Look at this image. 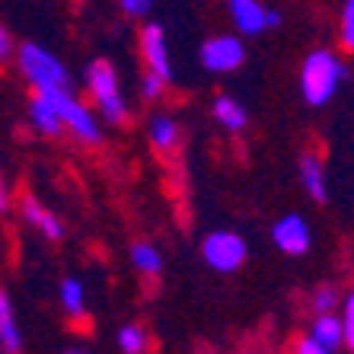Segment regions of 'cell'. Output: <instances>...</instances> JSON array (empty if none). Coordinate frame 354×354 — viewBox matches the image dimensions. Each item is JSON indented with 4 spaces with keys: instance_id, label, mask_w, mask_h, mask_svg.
Segmentation results:
<instances>
[{
    "instance_id": "obj_1",
    "label": "cell",
    "mask_w": 354,
    "mask_h": 354,
    "mask_svg": "<svg viewBox=\"0 0 354 354\" xmlns=\"http://www.w3.org/2000/svg\"><path fill=\"white\" fill-rule=\"evenodd\" d=\"M348 77L345 64L326 48H316L306 55L304 71H300V86H304V99L310 106H326L335 96L338 83Z\"/></svg>"
},
{
    "instance_id": "obj_2",
    "label": "cell",
    "mask_w": 354,
    "mask_h": 354,
    "mask_svg": "<svg viewBox=\"0 0 354 354\" xmlns=\"http://www.w3.org/2000/svg\"><path fill=\"white\" fill-rule=\"evenodd\" d=\"M19 71L23 77L29 80L35 93L41 90H71V74H67V67L61 64L51 51H45L41 45H32V41H26L23 48H19Z\"/></svg>"
},
{
    "instance_id": "obj_3",
    "label": "cell",
    "mask_w": 354,
    "mask_h": 354,
    "mask_svg": "<svg viewBox=\"0 0 354 354\" xmlns=\"http://www.w3.org/2000/svg\"><path fill=\"white\" fill-rule=\"evenodd\" d=\"M86 86H90L93 99L99 102L102 115H106L109 124H124L128 122V106H124L122 93H118V77H115V67L109 61H93L86 67Z\"/></svg>"
},
{
    "instance_id": "obj_4",
    "label": "cell",
    "mask_w": 354,
    "mask_h": 354,
    "mask_svg": "<svg viewBox=\"0 0 354 354\" xmlns=\"http://www.w3.org/2000/svg\"><path fill=\"white\" fill-rule=\"evenodd\" d=\"M41 96L55 106L61 124H67V128H71V131H74L80 140H86V144H99V140H102L99 122L93 118L90 109L80 106V102L71 96V90H41Z\"/></svg>"
},
{
    "instance_id": "obj_5",
    "label": "cell",
    "mask_w": 354,
    "mask_h": 354,
    "mask_svg": "<svg viewBox=\"0 0 354 354\" xmlns=\"http://www.w3.org/2000/svg\"><path fill=\"white\" fill-rule=\"evenodd\" d=\"M201 256H205V262L214 268V272H236L239 265L246 262L249 249H246V239L239 236V233L233 230H217L211 233V236L201 243Z\"/></svg>"
},
{
    "instance_id": "obj_6",
    "label": "cell",
    "mask_w": 354,
    "mask_h": 354,
    "mask_svg": "<svg viewBox=\"0 0 354 354\" xmlns=\"http://www.w3.org/2000/svg\"><path fill=\"white\" fill-rule=\"evenodd\" d=\"M246 58V48L236 35H214L201 45V64L214 74H227V71H236Z\"/></svg>"
},
{
    "instance_id": "obj_7",
    "label": "cell",
    "mask_w": 354,
    "mask_h": 354,
    "mask_svg": "<svg viewBox=\"0 0 354 354\" xmlns=\"http://www.w3.org/2000/svg\"><path fill=\"white\" fill-rule=\"evenodd\" d=\"M140 51H144V61H147L150 74H157L160 80H169L173 77V64H169V48H166V35L157 23H147L140 29Z\"/></svg>"
},
{
    "instance_id": "obj_8",
    "label": "cell",
    "mask_w": 354,
    "mask_h": 354,
    "mask_svg": "<svg viewBox=\"0 0 354 354\" xmlns=\"http://www.w3.org/2000/svg\"><path fill=\"white\" fill-rule=\"evenodd\" d=\"M272 239L281 252H288V256H304L306 249H310V227H306L304 217L288 214L272 227Z\"/></svg>"
},
{
    "instance_id": "obj_9",
    "label": "cell",
    "mask_w": 354,
    "mask_h": 354,
    "mask_svg": "<svg viewBox=\"0 0 354 354\" xmlns=\"http://www.w3.org/2000/svg\"><path fill=\"white\" fill-rule=\"evenodd\" d=\"M230 19L243 35H259L265 29V7L259 0H230Z\"/></svg>"
},
{
    "instance_id": "obj_10",
    "label": "cell",
    "mask_w": 354,
    "mask_h": 354,
    "mask_svg": "<svg viewBox=\"0 0 354 354\" xmlns=\"http://www.w3.org/2000/svg\"><path fill=\"white\" fill-rule=\"evenodd\" d=\"M300 176H304L306 195L313 198V201H319V205H326V201H329V192H326V173H322V163H319L316 153H304V160H300Z\"/></svg>"
},
{
    "instance_id": "obj_11",
    "label": "cell",
    "mask_w": 354,
    "mask_h": 354,
    "mask_svg": "<svg viewBox=\"0 0 354 354\" xmlns=\"http://www.w3.org/2000/svg\"><path fill=\"white\" fill-rule=\"evenodd\" d=\"M29 122H32L41 134H48V138L61 134V128H64L61 118H58V112H55V106H51L41 93H35V96L29 99Z\"/></svg>"
},
{
    "instance_id": "obj_12",
    "label": "cell",
    "mask_w": 354,
    "mask_h": 354,
    "mask_svg": "<svg viewBox=\"0 0 354 354\" xmlns=\"http://www.w3.org/2000/svg\"><path fill=\"white\" fill-rule=\"evenodd\" d=\"M23 217L29 223H35V227H39V230L45 233L48 239H61V236H64V223H61L55 214H48V211H45L35 198H23Z\"/></svg>"
},
{
    "instance_id": "obj_13",
    "label": "cell",
    "mask_w": 354,
    "mask_h": 354,
    "mask_svg": "<svg viewBox=\"0 0 354 354\" xmlns=\"http://www.w3.org/2000/svg\"><path fill=\"white\" fill-rule=\"evenodd\" d=\"M0 345L7 348V354H19V348H23L17 319H13V306H10V297L3 290H0Z\"/></svg>"
},
{
    "instance_id": "obj_14",
    "label": "cell",
    "mask_w": 354,
    "mask_h": 354,
    "mask_svg": "<svg viewBox=\"0 0 354 354\" xmlns=\"http://www.w3.org/2000/svg\"><path fill=\"white\" fill-rule=\"evenodd\" d=\"M310 338H313V342H319L322 348L335 351V348L342 345V322H338V316H332V313H319V316L313 319Z\"/></svg>"
},
{
    "instance_id": "obj_15",
    "label": "cell",
    "mask_w": 354,
    "mask_h": 354,
    "mask_svg": "<svg viewBox=\"0 0 354 354\" xmlns=\"http://www.w3.org/2000/svg\"><path fill=\"white\" fill-rule=\"evenodd\" d=\"M150 140H153V147H157L160 153H173L176 144H179V124H176L173 118L157 115L150 122Z\"/></svg>"
},
{
    "instance_id": "obj_16",
    "label": "cell",
    "mask_w": 354,
    "mask_h": 354,
    "mask_svg": "<svg viewBox=\"0 0 354 354\" xmlns=\"http://www.w3.org/2000/svg\"><path fill=\"white\" fill-rule=\"evenodd\" d=\"M214 118L223 124V128H230V131H243L246 128V109L233 102L230 96H221L214 102Z\"/></svg>"
},
{
    "instance_id": "obj_17",
    "label": "cell",
    "mask_w": 354,
    "mask_h": 354,
    "mask_svg": "<svg viewBox=\"0 0 354 354\" xmlns=\"http://www.w3.org/2000/svg\"><path fill=\"white\" fill-rule=\"evenodd\" d=\"M131 262L134 268H138L140 274H147V278H153V274L163 272V259H160V252L150 243H134L131 246Z\"/></svg>"
},
{
    "instance_id": "obj_18",
    "label": "cell",
    "mask_w": 354,
    "mask_h": 354,
    "mask_svg": "<svg viewBox=\"0 0 354 354\" xmlns=\"http://www.w3.org/2000/svg\"><path fill=\"white\" fill-rule=\"evenodd\" d=\"M118 348H122V354H144L147 351V335H144V329H140V326H124V329L118 332Z\"/></svg>"
},
{
    "instance_id": "obj_19",
    "label": "cell",
    "mask_w": 354,
    "mask_h": 354,
    "mask_svg": "<svg viewBox=\"0 0 354 354\" xmlns=\"http://www.w3.org/2000/svg\"><path fill=\"white\" fill-rule=\"evenodd\" d=\"M61 304L71 316H80L83 313V284L77 278H67L61 284Z\"/></svg>"
},
{
    "instance_id": "obj_20",
    "label": "cell",
    "mask_w": 354,
    "mask_h": 354,
    "mask_svg": "<svg viewBox=\"0 0 354 354\" xmlns=\"http://www.w3.org/2000/svg\"><path fill=\"white\" fill-rule=\"evenodd\" d=\"M342 345L351 348L354 345V300L345 297V304H342Z\"/></svg>"
},
{
    "instance_id": "obj_21",
    "label": "cell",
    "mask_w": 354,
    "mask_h": 354,
    "mask_svg": "<svg viewBox=\"0 0 354 354\" xmlns=\"http://www.w3.org/2000/svg\"><path fill=\"white\" fill-rule=\"evenodd\" d=\"M338 306V290L335 288H326L322 284L319 290H313V310L316 313H332Z\"/></svg>"
},
{
    "instance_id": "obj_22",
    "label": "cell",
    "mask_w": 354,
    "mask_h": 354,
    "mask_svg": "<svg viewBox=\"0 0 354 354\" xmlns=\"http://www.w3.org/2000/svg\"><path fill=\"white\" fill-rule=\"evenodd\" d=\"M342 45L348 51L354 48V0H345L342 7Z\"/></svg>"
},
{
    "instance_id": "obj_23",
    "label": "cell",
    "mask_w": 354,
    "mask_h": 354,
    "mask_svg": "<svg viewBox=\"0 0 354 354\" xmlns=\"http://www.w3.org/2000/svg\"><path fill=\"white\" fill-rule=\"evenodd\" d=\"M160 93H163V80L157 74H147L140 80V96L144 99H160Z\"/></svg>"
},
{
    "instance_id": "obj_24",
    "label": "cell",
    "mask_w": 354,
    "mask_h": 354,
    "mask_svg": "<svg viewBox=\"0 0 354 354\" xmlns=\"http://www.w3.org/2000/svg\"><path fill=\"white\" fill-rule=\"evenodd\" d=\"M150 3H153V0H122V10L128 17H144L150 10Z\"/></svg>"
},
{
    "instance_id": "obj_25",
    "label": "cell",
    "mask_w": 354,
    "mask_h": 354,
    "mask_svg": "<svg viewBox=\"0 0 354 354\" xmlns=\"http://www.w3.org/2000/svg\"><path fill=\"white\" fill-rule=\"evenodd\" d=\"M297 354H332L329 348H322L319 342H313V338L306 335L304 342H300V345H297Z\"/></svg>"
},
{
    "instance_id": "obj_26",
    "label": "cell",
    "mask_w": 354,
    "mask_h": 354,
    "mask_svg": "<svg viewBox=\"0 0 354 354\" xmlns=\"http://www.w3.org/2000/svg\"><path fill=\"white\" fill-rule=\"evenodd\" d=\"M10 55H13V39H10V32L0 26V61H7Z\"/></svg>"
},
{
    "instance_id": "obj_27",
    "label": "cell",
    "mask_w": 354,
    "mask_h": 354,
    "mask_svg": "<svg viewBox=\"0 0 354 354\" xmlns=\"http://www.w3.org/2000/svg\"><path fill=\"white\" fill-rule=\"evenodd\" d=\"M278 26H281L278 10H265V29H278Z\"/></svg>"
},
{
    "instance_id": "obj_28",
    "label": "cell",
    "mask_w": 354,
    "mask_h": 354,
    "mask_svg": "<svg viewBox=\"0 0 354 354\" xmlns=\"http://www.w3.org/2000/svg\"><path fill=\"white\" fill-rule=\"evenodd\" d=\"M0 211H7V189H3V182H0Z\"/></svg>"
},
{
    "instance_id": "obj_29",
    "label": "cell",
    "mask_w": 354,
    "mask_h": 354,
    "mask_svg": "<svg viewBox=\"0 0 354 354\" xmlns=\"http://www.w3.org/2000/svg\"><path fill=\"white\" fill-rule=\"evenodd\" d=\"M67 354H83V351H67Z\"/></svg>"
}]
</instances>
